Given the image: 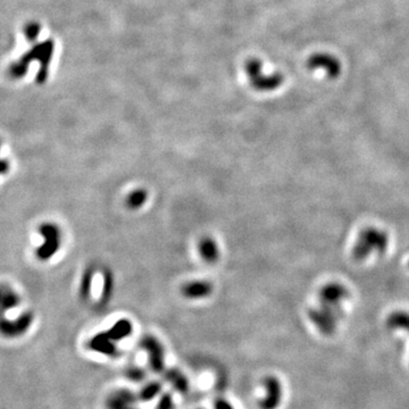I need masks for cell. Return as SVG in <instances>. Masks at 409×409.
Wrapping results in <instances>:
<instances>
[{"label":"cell","mask_w":409,"mask_h":409,"mask_svg":"<svg viewBox=\"0 0 409 409\" xmlns=\"http://www.w3.org/2000/svg\"><path fill=\"white\" fill-rule=\"evenodd\" d=\"M348 297V289L336 282L325 284L320 290L318 304L309 309L308 316L321 333L325 335L334 333L342 315V303Z\"/></svg>","instance_id":"cell-1"},{"label":"cell","mask_w":409,"mask_h":409,"mask_svg":"<svg viewBox=\"0 0 409 409\" xmlns=\"http://www.w3.org/2000/svg\"><path fill=\"white\" fill-rule=\"evenodd\" d=\"M389 244V236L383 230L376 227H366L358 236L352 249V257L361 262L367 259L372 253H383Z\"/></svg>","instance_id":"cell-2"},{"label":"cell","mask_w":409,"mask_h":409,"mask_svg":"<svg viewBox=\"0 0 409 409\" xmlns=\"http://www.w3.org/2000/svg\"><path fill=\"white\" fill-rule=\"evenodd\" d=\"M245 72L249 82L257 91H272L279 88L283 83L284 76L281 73H274L272 75H265L262 72V62L257 58H251L245 63Z\"/></svg>","instance_id":"cell-3"},{"label":"cell","mask_w":409,"mask_h":409,"mask_svg":"<svg viewBox=\"0 0 409 409\" xmlns=\"http://www.w3.org/2000/svg\"><path fill=\"white\" fill-rule=\"evenodd\" d=\"M39 233L43 238V243L35 250V254L40 261H48L61 248V230L54 223L47 222L39 226Z\"/></svg>","instance_id":"cell-4"},{"label":"cell","mask_w":409,"mask_h":409,"mask_svg":"<svg viewBox=\"0 0 409 409\" xmlns=\"http://www.w3.org/2000/svg\"><path fill=\"white\" fill-rule=\"evenodd\" d=\"M53 52H54V43L52 41H47V42H43V43H40L39 45H36L33 49L31 50L30 53L25 54V56L21 58V61L16 63L15 65H13L11 67V75L13 77H22L23 75L25 74V71H26V67L29 65V63L32 61V59H40L41 62L43 63L44 67L47 68L48 67V63L50 59H52L53 56Z\"/></svg>","instance_id":"cell-5"},{"label":"cell","mask_w":409,"mask_h":409,"mask_svg":"<svg viewBox=\"0 0 409 409\" xmlns=\"http://www.w3.org/2000/svg\"><path fill=\"white\" fill-rule=\"evenodd\" d=\"M141 348L148 353L150 368L156 373L165 371V351L163 344L154 335H144L140 342Z\"/></svg>","instance_id":"cell-6"},{"label":"cell","mask_w":409,"mask_h":409,"mask_svg":"<svg viewBox=\"0 0 409 409\" xmlns=\"http://www.w3.org/2000/svg\"><path fill=\"white\" fill-rule=\"evenodd\" d=\"M307 67L309 70H317L322 68L326 72V75L330 79H336L341 73V63L336 57L330 54L318 53L314 54L307 61Z\"/></svg>","instance_id":"cell-7"},{"label":"cell","mask_w":409,"mask_h":409,"mask_svg":"<svg viewBox=\"0 0 409 409\" xmlns=\"http://www.w3.org/2000/svg\"><path fill=\"white\" fill-rule=\"evenodd\" d=\"M32 322H33V315L31 312L23 313L15 321H8L7 318H3L2 332L7 338H15V336L24 334L29 330Z\"/></svg>","instance_id":"cell-8"},{"label":"cell","mask_w":409,"mask_h":409,"mask_svg":"<svg viewBox=\"0 0 409 409\" xmlns=\"http://www.w3.org/2000/svg\"><path fill=\"white\" fill-rule=\"evenodd\" d=\"M264 386L266 389V397L261 400V409H276L279 407L282 398V388L280 381L274 376H267L264 380Z\"/></svg>","instance_id":"cell-9"},{"label":"cell","mask_w":409,"mask_h":409,"mask_svg":"<svg viewBox=\"0 0 409 409\" xmlns=\"http://www.w3.org/2000/svg\"><path fill=\"white\" fill-rule=\"evenodd\" d=\"M138 398L131 390H117L108 398L107 407L108 409H138L135 407Z\"/></svg>","instance_id":"cell-10"},{"label":"cell","mask_w":409,"mask_h":409,"mask_svg":"<svg viewBox=\"0 0 409 409\" xmlns=\"http://www.w3.org/2000/svg\"><path fill=\"white\" fill-rule=\"evenodd\" d=\"M89 348L95 352H100L106 354V356L115 357L118 354V350L115 345V342L108 338V336L101 332V333L95 334L92 339L89 341Z\"/></svg>","instance_id":"cell-11"},{"label":"cell","mask_w":409,"mask_h":409,"mask_svg":"<svg viewBox=\"0 0 409 409\" xmlns=\"http://www.w3.org/2000/svg\"><path fill=\"white\" fill-rule=\"evenodd\" d=\"M213 291V285L207 281H192L182 286V293L190 299L208 297Z\"/></svg>","instance_id":"cell-12"},{"label":"cell","mask_w":409,"mask_h":409,"mask_svg":"<svg viewBox=\"0 0 409 409\" xmlns=\"http://www.w3.org/2000/svg\"><path fill=\"white\" fill-rule=\"evenodd\" d=\"M132 331H133V325L132 323L126 320V318H122V320L117 321L111 329L108 331H105L104 333L106 334L113 342H117L129 336Z\"/></svg>","instance_id":"cell-13"},{"label":"cell","mask_w":409,"mask_h":409,"mask_svg":"<svg viewBox=\"0 0 409 409\" xmlns=\"http://www.w3.org/2000/svg\"><path fill=\"white\" fill-rule=\"evenodd\" d=\"M163 374L176 391H179L180 393L188 392L189 381L183 374V372L177 370V368H168V370L164 371Z\"/></svg>","instance_id":"cell-14"},{"label":"cell","mask_w":409,"mask_h":409,"mask_svg":"<svg viewBox=\"0 0 409 409\" xmlns=\"http://www.w3.org/2000/svg\"><path fill=\"white\" fill-rule=\"evenodd\" d=\"M198 250L200 256L207 263H215L218 259V256H220V249H218V245L215 242V240L208 238V236L200 240Z\"/></svg>","instance_id":"cell-15"},{"label":"cell","mask_w":409,"mask_h":409,"mask_svg":"<svg viewBox=\"0 0 409 409\" xmlns=\"http://www.w3.org/2000/svg\"><path fill=\"white\" fill-rule=\"evenodd\" d=\"M386 325L393 330H406L409 332V313L394 312L386 320Z\"/></svg>","instance_id":"cell-16"},{"label":"cell","mask_w":409,"mask_h":409,"mask_svg":"<svg viewBox=\"0 0 409 409\" xmlns=\"http://www.w3.org/2000/svg\"><path fill=\"white\" fill-rule=\"evenodd\" d=\"M148 199V193L144 189H135L126 197V206L130 209H139Z\"/></svg>","instance_id":"cell-17"},{"label":"cell","mask_w":409,"mask_h":409,"mask_svg":"<svg viewBox=\"0 0 409 409\" xmlns=\"http://www.w3.org/2000/svg\"><path fill=\"white\" fill-rule=\"evenodd\" d=\"M162 391V384L157 381H152L150 383L145 384L142 389H141L139 393V399L141 401H151L154 398L161 393Z\"/></svg>","instance_id":"cell-18"},{"label":"cell","mask_w":409,"mask_h":409,"mask_svg":"<svg viewBox=\"0 0 409 409\" xmlns=\"http://www.w3.org/2000/svg\"><path fill=\"white\" fill-rule=\"evenodd\" d=\"M2 303L4 312H6L8 309L16 307L17 304L20 303V298H18V295L15 292H13L12 290H4Z\"/></svg>","instance_id":"cell-19"},{"label":"cell","mask_w":409,"mask_h":409,"mask_svg":"<svg viewBox=\"0 0 409 409\" xmlns=\"http://www.w3.org/2000/svg\"><path fill=\"white\" fill-rule=\"evenodd\" d=\"M92 277H93V271L89 268V270H86L83 274V277H82V281H81V288H80V293H81V297L86 298L90 293V290H91V284H92Z\"/></svg>","instance_id":"cell-20"},{"label":"cell","mask_w":409,"mask_h":409,"mask_svg":"<svg viewBox=\"0 0 409 409\" xmlns=\"http://www.w3.org/2000/svg\"><path fill=\"white\" fill-rule=\"evenodd\" d=\"M112 288H113V279H112V275L109 274V273H106V275H105L104 291H103V295H101V301H103V302H107L108 299L111 298Z\"/></svg>","instance_id":"cell-21"},{"label":"cell","mask_w":409,"mask_h":409,"mask_svg":"<svg viewBox=\"0 0 409 409\" xmlns=\"http://www.w3.org/2000/svg\"><path fill=\"white\" fill-rule=\"evenodd\" d=\"M157 409H174V401L170 393L165 392L162 394L161 399H159Z\"/></svg>","instance_id":"cell-22"},{"label":"cell","mask_w":409,"mask_h":409,"mask_svg":"<svg viewBox=\"0 0 409 409\" xmlns=\"http://www.w3.org/2000/svg\"><path fill=\"white\" fill-rule=\"evenodd\" d=\"M40 32V25L36 23H31V24L25 27V36L27 40L33 41L38 38V34Z\"/></svg>","instance_id":"cell-23"},{"label":"cell","mask_w":409,"mask_h":409,"mask_svg":"<svg viewBox=\"0 0 409 409\" xmlns=\"http://www.w3.org/2000/svg\"><path fill=\"white\" fill-rule=\"evenodd\" d=\"M127 376H129L130 379L133 381H140L143 379L144 373L142 370H140V368H138V367H132L129 371H127Z\"/></svg>","instance_id":"cell-24"},{"label":"cell","mask_w":409,"mask_h":409,"mask_svg":"<svg viewBox=\"0 0 409 409\" xmlns=\"http://www.w3.org/2000/svg\"><path fill=\"white\" fill-rule=\"evenodd\" d=\"M215 409H233V407L227 400L218 398L215 400Z\"/></svg>","instance_id":"cell-25"},{"label":"cell","mask_w":409,"mask_h":409,"mask_svg":"<svg viewBox=\"0 0 409 409\" xmlns=\"http://www.w3.org/2000/svg\"><path fill=\"white\" fill-rule=\"evenodd\" d=\"M7 167H9V164L6 161H3V164H2V173H3V174L6 173Z\"/></svg>","instance_id":"cell-26"}]
</instances>
